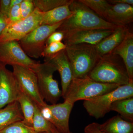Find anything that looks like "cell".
<instances>
[{
  "label": "cell",
  "mask_w": 133,
  "mask_h": 133,
  "mask_svg": "<svg viewBox=\"0 0 133 133\" xmlns=\"http://www.w3.org/2000/svg\"><path fill=\"white\" fill-rule=\"evenodd\" d=\"M23 0H11L10 8L15 5H20Z\"/></svg>",
  "instance_id": "e575fe53"
},
{
  "label": "cell",
  "mask_w": 133,
  "mask_h": 133,
  "mask_svg": "<svg viewBox=\"0 0 133 133\" xmlns=\"http://www.w3.org/2000/svg\"><path fill=\"white\" fill-rule=\"evenodd\" d=\"M13 72L18 81L20 88L39 108L44 107L47 104L44 100L39 90L37 77L30 68L20 65H12Z\"/></svg>",
  "instance_id": "ba28073f"
},
{
  "label": "cell",
  "mask_w": 133,
  "mask_h": 133,
  "mask_svg": "<svg viewBox=\"0 0 133 133\" xmlns=\"http://www.w3.org/2000/svg\"><path fill=\"white\" fill-rule=\"evenodd\" d=\"M41 11L36 8L32 14L16 22L10 23L0 36V42H19L40 26Z\"/></svg>",
  "instance_id": "9c48e42d"
},
{
  "label": "cell",
  "mask_w": 133,
  "mask_h": 133,
  "mask_svg": "<svg viewBox=\"0 0 133 133\" xmlns=\"http://www.w3.org/2000/svg\"><path fill=\"white\" fill-rule=\"evenodd\" d=\"M133 97V80H131L127 84L119 86L110 92L84 101L83 105L90 116L99 119L111 111L114 102Z\"/></svg>",
  "instance_id": "5b68a950"
},
{
  "label": "cell",
  "mask_w": 133,
  "mask_h": 133,
  "mask_svg": "<svg viewBox=\"0 0 133 133\" xmlns=\"http://www.w3.org/2000/svg\"><path fill=\"white\" fill-rule=\"evenodd\" d=\"M124 63L129 79L133 80V34L129 31L124 41L113 51Z\"/></svg>",
  "instance_id": "e0dca14e"
},
{
  "label": "cell",
  "mask_w": 133,
  "mask_h": 133,
  "mask_svg": "<svg viewBox=\"0 0 133 133\" xmlns=\"http://www.w3.org/2000/svg\"><path fill=\"white\" fill-rule=\"evenodd\" d=\"M35 8L33 0H23L20 4L22 19L26 18L32 14Z\"/></svg>",
  "instance_id": "83f0119b"
},
{
  "label": "cell",
  "mask_w": 133,
  "mask_h": 133,
  "mask_svg": "<svg viewBox=\"0 0 133 133\" xmlns=\"http://www.w3.org/2000/svg\"><path fill=\"white\" fill-rule=\"evenodd\" d=\"M11 0H1L0 1V13L7 17L10 9Z\"/></svg>",
  "instance_id": "4dcf8cb0"
},
{
  "label": "cell",
  "mask_w": 133,
  "mask_h": 133,
  "mask_svg": "<svg viewBox=\"0 0 133 133\" xmlns=\"http://www.w3.org/2000/svg\"><path fill=\"white\" fill-rule=\"evenodd\" d=\"M114 30L96 29L72 31L64 34L63 40L66 46L81 44L95 46Z\"/></svg>",
  "instance_id": "7c38bea8"
},
{
  "label": "cell",
  "mask_w": 133,
  "mask_h": 133,
  "mask_svg": "<svg viewBox=\"0 0 133 133\" xmlns=\"http://www.w3.org/2000/svg\"><path fill=\"white\" fill-rule=\"evenodd\" d=\"M85 133H104L101 131L99 124L97 122H92L85 128Z\"/></svg>",
  "instance_id": "1f68e13d"
},
{
  "label": "cell",
  "mask_w": 133,
  "mask_h": 133,
  "mask_svg": "<svg viewBox=\"0 0 133 133\" xmlns=\"http://www.w3.org/2000/svg\"><path fill=\"white\" fill-rule=\"evenodd\" d=\"M21 90L13 72L0 63V109L16 101Z\"/></svg>",
  "instance_id": "8fae6325"
},
{
  "label": "cell",
  "mask_w": 133,
  "mask_h": 133,
  "mask_svg": "<svg viewBox=\"0 0 133 133\" xmlns=\"http://www.w3.org/2000/svg\"><path fill=\"white\" fill-rule=\"evenodd\" d=\"M88 76L99 83L119 86L127 84L131 80L121 58L112 54L101 56Z\"/></svg>",
  "instance_id": "7a4b0ae2"
},
{
  "label": "cell",
  "mask_w": 133,
  "mask_h": 133,
  "mask_svg": "<svg viewBox=\"0 0 133 133\" xmlns=\"http://www.w3.org/2000/svg\"><path fill=\"white\" fill-rule=\"evenodd\" d=\"M70 3L48 12H41L40 25H55L62 22L70 16L73 12L69 8Z\"/></svg>",
  "instance_id": "d6986e66"
},
{
  "label": "cell",
  "mask_w": 133,
  "mask_h": 133,
  "mask_svg": "<svg viewBox=\"0 0 133 133\" xmlns=\"http://www.w3.org/2000/svg\"><path fill=\"white\" fill-rule=\"evenodd\" d=\"M38 62L29 57L16 41L0 42V63L32 69Z\"/></svg>",
  "instance_id": "30bf717a"
},
{
  "label": "cell",
  "mask_w": 133,
  "mask_h": 133,
  "mask_svg": "<svg viewBox=\"0 0 133 133\" xmlns=\"http://www.w3.org/2000/svg\"><path fill=\"white\" fill-rule=\"evenodd\" d=\"M34 104L35 111L32 122V128L37 132L48 133L52 129L53 125L43 117L38 106L35 102Z\"/></svg>",
  "instance_id": "603a6c76"
},
{
  "label": "cell",
  "mask_w": 133,
  "mask_h": 133,
  "mask_svg": "<svg viewBox=\"0 0 133 133\" xmlns=\"http://www.w3.org/2000/svg\"><path fill=\"white\" fill-rule=\"evenodd\" d=\"M63 22L53 25H40L18 42L29 57L38 58L42 57L48 37L57 31Z\"/></svg>",
  "instance_id": "52a82bcc"
},
{
  "label": "cell",
  "mask_w": 133,
  "mask_h": 133,
  "mask_svg": "<svg viewBox=\"0 0 133 133\" xmlns=\"http://www.w3.org/2000/svg\"><path fill=\"white\" fill-rule=\"evenodd\" d=\"M47 133H60L58 132V131L56 129V128L54 127V126L53 125V127H52V129L51 130V131H49V132H48Z\"/></svg>",
  "instance_id": "d590c367"
},
{
  "label": "cell",
  "mask_w": 133,
  "mask_h": 133,
  "mask_svg": "<svg viewBox=\"0 0 133 133\" xmlns=\"http://www.w3.org/2000/svg\"><path fill=\"white\" fill-rule=\"evenodd\" d=\"M74 104L64 101L62 103L48 105L51 111L50 122L60 133H72L69 128L70 115Z\"/></svg>",
  "instance_id": "4fadbf2b"
},
{
  "label": "cell",
  "mask_w": 133,
  "mask_h": 133,
  "mask_svg": "<svg viewBox=\"0 0 133 133\" xmlns=\"http://www.w3.org/2000/svg\"><path fill=\"white\" fill-rule=\"evenodd\" d=\"M119 86L99 83L88 76L81 78L73 77L66 93L64 101L74 104L79 100L91 99L110 92Z\"/></svg>",
  "instance_id": "277c9868"
},
{
  "label": "cell",
  "mask_w": 133,
  "mask_h": 133,
  "mask_svg": "<svg viewBox=\"0 0 133 133\" xmlns=\"http://www.w3.org/2000/svg\"><path fill=\"white\" fill-rule=\"evenodd\" d=\"M22 121L11 124L0 131V133H41L37 132L33 128L25 125Z\"/></svg>",
  "instance_id": "484cf974"
},
{
  "label": "cell",
  "mask_w": 133,
  "mask_h": 133,
  "mask_svg": "<svg viewBox=\"0 0 133 133\" xmlns=\"http://www.w3.org/2000/svg\"><path fill=\"white\" fill-rule=\"evenodd\" d=\"M22 19L20 5H15L10 8L8 16L9 24L19 21Z\"/></svg>",
  "instance_id": "f1b7e54d"
},
{
  "label": "cell",
  "mask_w": 133,
  "mask_h": 133,
  "mask_svg": "<svg viewBox=\"0 0 133 133\" xmlns=\"http://www.w3.org/2000/svg\"><path fill=\"white\" fill-rule=\"evenodd\" d=\"M99 128L104 133H133V122L125 120L119 115L99 124Z\"/></svg>",
  "instance_id": "ffe728a7"
},
{
  "label": "cell",
  "mask_w": 133,
  "mask_h": 133,
  "mask_svg": "<svg viewBox=\"0 0 133 133\" xmlns=\"http://www.w3.org/2000/svg\"><path fill=\"white\" fill-rule=\"evenodd\" d=\"M23 115L19 103L15 101L0 109V131L17 122L23 120Z\"/></svg>",
  "instance_id": "ac0fdd59"
},
{
  "label": "cell",
  "mask_w": 133,
  "mask_h": 133,
  "mask_svg": "<svg viewBox=\"0 0 133 133\" xmlns=\"http://www.w3.org/2000/svg\"><path fill=\"white\" fill-rule=\"evenodd\" d=\"M72 0H33L35 7L40 11L45 12L56 8L69 4Z\"/></svg>",
  "instance_id": "d4e9b609"
},
{
  "label": "cell",
  "mask_w": 133,
  "mask_h": 133,
  "mask_svg": "<svg viewBox=\"0 0 133 133\" xmlns=\"http://www.w3.org/2000/svg\"><path fill=\"white\" fill-rule=\"evenodd\" d=\"M16 101L20 105L24 118L22 121L25 125L32 127V122L35 111L34 102L21 89Z\"/></svg>",
  "instance_id": "44dd1931"
},
{
  "label": "cell",
  "mask_w": 133,
  "mask_h": 133,
  "mask_svg": "<svg viewBox=\"0 0 133 133\" xmlns=\"http://www.w3.org/2000/svg\"><path fill=\"white\" fill-rule=\"evenodd\" d=\"M99 16L104 19L110 4L106 0H79Z\"/></svg>",
  "instance_id": "cb8c5ba5"
},
{
  "label": "cell",
  "mask_w": 133,
  "mask_h": 133,
  "mask_svg": "<svg viewBox=\"0 0 133 133\" xmlns=\"http://www.w3.org/2000/svg\"><path fill=\"white\" fill-rule=\"evenodd\" d=\"M9 24L7 17L0 13V36Z\"/></svg>",
  "instance_id": "d6a6232c"
},
{
  "label": "cell",
  "mask_w": 133,
  "mask_h": 133,
  "mask_svg": "<svg viewBox=\"0 0 133 133\" xmlns=\"http://www.w3.org/2000/svg\"><path fill=\"white\" fill-rule=\"evenodd\" d=\"M110 109L118 113L122 118L133 122V97L116 101L112 104Z\"/></svg>",
  "instance_id": "7402d4cb"
},
{
  "label": "cell",
  "mask_w": 133,
  "mask_h": 133,
  "mask_svg": "<svg viewBox=\"0 0 133 133\" xmlns=\"http://www.w3.org/2000/svg\"><path fill=\"white\" fill-rule=\"evenodd\" d=\"M64 38V34L61 31H56L52 33L48 39L45 43V46L49 45L52 43L62 42V40Z\"/></svg>",
  "instance_id": "f546056e"
},
{
  "label": "cell",
  "mask_w": 133,
  "mask_h": 133,
  "mask_svg": "<svg viewBox=\"0 0 133 133\" xmlns=\"http://www.w3.org/2000/svg\"><path fill=\"white\" fill-rule=\"evenodd\" d=\"M66 45L62 42L52 43L45 46L42 54L44 59H48L56 55L66 49Z\"/></svg>",
  "instance_id": "4316f807"
},
{
  "label": "cell",
  "mask_w": 133,
  "mask_h": 133,
  "mask_svg": "<svg viewBox=\"0 0 133 133\" xmlns=\"http://www.w3.org/2000/svg\"><path fill=\"white\" fill-rule=\"evenodd\" d=\"M65 49L52 57L44 59V62H50L54 64L56 68L57 71L59 72L61 79L63 97L66 93L73 77L71 66Z\"/></svg>",
  "instance_id": "9a60e30c"
},
{
  "label": "cell",
  "mask_w": 133,
  "mask_h": 133,
  "mask_svg": "<svg viewBox=\"0 0 133 133\" xmlns=\"http://www.w3.org/2000/svg\"><path fill=\"white\" fill-rule=\"evenodd\" d=\"M104 19L117 26H126L133 21V6L127 4H110Z\"/></svg>",
  "instance_id": "5bb4252c"
},
{
  "label": "cell",
  "mask_w": 133,
  "mask_h": 133,
  "mask_svg": "<svg viewBox=\"0 0 133 133\" xmlns=\"http://www.w3.org/2000/svg\"><path fill=\"white\" fill-rule=\"evenodd\" d=\"M110 4H114L116 3L120 4H127L133 6V0H110L107 1Z\"/></svg>",
  "instance_id": "836d02e7"
},
{
  "label": "cell",
  "mask_w": 133,
  "mask_h": 133,
  "mask_svg": "<svg viewBox=\"0 0 133 133\" xmlns=\"http://www.w3.org/2000/svg\"><path fill=\"white\" fill-rule=\"evenodd\" d=\"M37 77L39 90L46 101L52 104H56L62 96L58 83L53 78V74L56 71V66L51 63L45 62L38 63L31 69Z\"/></svg>",
  "instance_id": "8992f818"
},
{
  "label": "cell",
  "mask_w": 133,
  "mask_h": 133,
  "mask_svg": "<svg viewBox=\"0 0 133 133\" xmlns=\"http://www.w3.org/2000/svg\"><path fill=\"white\" fill-rule=\"evenodd\" d=\"M69 8L72 15L63 21L57 31L64 34L84 30H114L118 26L107 22L79 1L72 0Z\"/></svg>",
  "instance_id": "6da1fadb"
},
{
  "label": "cell",
  "mask_w": 133,
  "mask_h": 133,
  "mask_svg": "<svg viewBox=\"0 0 133 133\" xmlns=\"http://www.w3.org/2000/svg\"><path fill=\"white\" fill-rule=\"evenodd\" d=\"M129 32L126 26H119L113 32L95 45L100 56L111 54L115 49L124 41Z\"/></svg>",
  "instance_id": "2e32d148"
},
{
  "label": "cell",
  "mask_w": 133,
  "mask_h": 133,
  "mask_svg": "<svg viewBox=\"0 0 133 133\" xmlns=\"http://www.w3.org/2000/svg\"><path fill=\"white\" fill-rule=\"evenodd\" d=\"M66 46L65 52L73 77L81 78L88 76L101 57L95 45L81 44Z\"/></svg>",
  "instance_id": "3957f363"
}]
</instances>
